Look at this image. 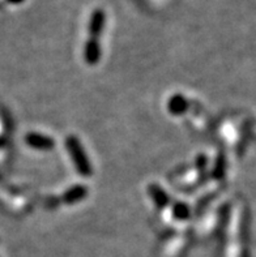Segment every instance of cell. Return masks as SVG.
I'll use <instances>...</instances> for the list:
<instances>
[{"mask_svg": "<svg viewBox=\"0 0 256 257\" xmlns=\"http://www.w3.org/2000/svg\"><path fill=\"white\" fill-rule=\"evenodd\" d=\"M105 25V13L102 10L94 11L92 15L91 23H89V32L93 37L100 36L102 30H104Z\"/></svg>", "mask_w": 256, "mask_h": 257, "instance_id": "1", "label": "cell"}, {"mask_svg": "<svg viewBox=\"0 0 256 257\" xmlns=\"http://www.w3.org/2000/svg\"><path fill=\"white\" fill-rule=\"evenodd\" d=\"M11 3H15V4H19V3H23L24 0H8Z\"/></svg>", "mask_w": 256, "mask_h": 257, "instance_id": "2", "label": "cell"}]
</instances>
